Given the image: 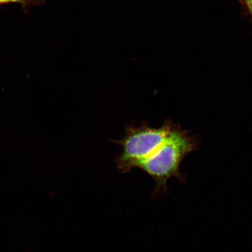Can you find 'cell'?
I'll return each instance as SVG.
<instances>
[{"instance_id": "6da1fadb", "label": "cell", "mask_w": 252, "mask_h": 252, "mask_svg": "<svg viewBox=\"0 0 252 252\" xmlns=\"http://www.w3.org/2000/svg\"><path fill=\"white\" fill-rule=\"evenodd\" d=\"M198 143L196 136L189 134L179 126L158 149L138 163L135 168L143 170L156 182L151 199L169 196L167 182L169 179L176 178L182 184L187 183V178L179 171V167L183 159L197 149Z\"/></svg>"}, {"instance_id": "7a4b0ae2", "label": "cell", "mask_w": 252, "mask_h": 252, "mask_svg": "<svg viewBox=\"0 0 252 252\" xmlns=\"http://www.w3.org/2000/svg\"><path fill=\"white\" fill-rule=\"evenodd\" d=\"M178 126L167 121L159 128L128 127L125 136L118 141L122 149L116 159L118 168L122 173L130 172L158 149Z\"/></svg>"}, {"instance_id": "3957f363", "label": "cell", "mask_w": 252, "mask_h": 252, "mask_svg": "<svg viewBox=\"0 0 252 252\" xmlns=\"http://www.w3.org/2000/svg\"><path fill=\"white\" fill-rule=\"evenodd\" d=\"M244 10L252 17V0H239Z\"/></svg>"}, {"instance_id": "277c9868", "label": "cell", "mask_w": 252, "mask_h": 252, "mask_svg": "<svg viewBox=\"0 0 252 252\" xmlns=\"http://www.w3.org/2000/svg\"><path fill=\"white\" fill-rule=\"evenodd\" d=\"M11 2V0H0V4H4V3H7Z\"/></svg>"}, {"instance_id": "5b68a950", "label": "cell", "mask_w": 252, "mask_h": 252, "mask_svg": "<svg viewBox=\"0 0 252 252\" xmlns=\"http://www.w3.org/2000/svg\"><path fill=\"white\" fill-rule=\"evenodd\" d=\"M11 1L15 2H24L25 0H11Z\"/></svg>"}]
</instances>
